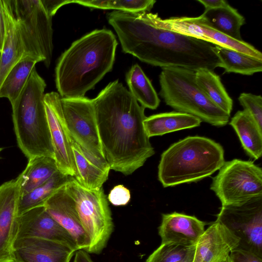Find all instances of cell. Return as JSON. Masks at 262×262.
<instances>
[{
	"mask_svg": "<svg viewBox=\"0 0 262 262\" xmlns=\"http://www.w3.org/2000/svg\"><path fill=\"white\" fill-rule=\"evenodd\" d=\"M107 18L123 52L142 62L161 68L179 67L195 72L221 67L216 45L159 27L149 12L113 11Z\"/></svg>",
	"mask_w": 262,
	"mask_h": 262,
	"instance_id": "6da1fadb",
	"label": "cell"
},
{
	"mask_svg": "<svg viewBox=\"0 0 262 262\" xmlns=\"http://www.w3.org/2000/svg\"><path fill=\"white\" fill-rule=\"evenodd\" d=\"M92 100L106 162L111 169L131 174L155 152L143 126L145 108L118 80Z\"/></svg>",
	"mask_w": 262,
	"mask_h": 262,
	"instance_id": "7a4b0ae2",
	"label": "cell"
},
{
	"mask_svg": "<svg viewBox=\"0 0 262 262\" xmlns=\"http://www.w3.org/2000/svg\"><path fill=\"white\" fill-rule=\"evenodd\" d=\"M118 42L110 30H95L74 41L60 56L55 83L61 98H80L113 67Z\"/></svg>",
	"mask_w": 262,
	"mask_h": 262,
	"instance_id": "3957f363",
	"label": "cell"
},
{
	"mask_svg": "<svg viewBox=\"0 0 262 262\" xmlns=\"http://www.w3.org/2000/svg\"><path fill=\"white\" fill-rule=\"evenodd\" d=\"M225 162L220 143L205 137L188 136L162 154L158 179L164 187L196 182L212 175Z\"/></svg>",
	"mask_w": 262,
	"mask_h": 262,
	"instance_id": "277c9868",
	"label": "cell"
},
{
	"mask_svg": "<svg viewBox=\"0 0 262 262\" xmlns=\"http://www.w3.org/2000/svg\"><path fill=\"white\" fill-rule=\"evenodd\" d=\"M46 87L45 80L34 68L20 94L11 104L18 146L28 160L37 156L54 158L43 103Z\"/></svg>",
	"mask_w": 262,
	"mask_h": 262,
	"instance_id": "5b68a950",
	"label": "cell"
},
{
	"mask_svg": "<svg viewBox=\"0 0 262 262\" xmlns=\"http://www.w3.org/2000/svg\"><path fill=\"white\" fill-rule=\"evenodd\" d=\"M195 72L179 67L162 68L160 95L177 112L188 114L215 126L226 125L230 117L199 86Z\"/></svg>",
	"mask_w": 262,
	"mask_h": 262,
	"instance_id": "8992f818",
	"label": "cell"
},
{
	"mask_svg": "<svg viewBox=\"0 0 262 262\" xmlns=\"http://www.w3.org/2000/svg\"><path fill=\"white\" fill-rule=\"evenodd\" d=\"M65 189L75 203L82 226L90 240L85 251L100 253L114 230L111 211L103 187L88 189L71 177Z\"/></svg>",
	"mask_w": 262,
	"mask_h": 262,
	"instance_id": "52a82bcc",
	"label": "cell"
},
{
	"mask_svg": "<svg viewBox=\"0 0 262 262\" xmlns=\"http://www.w3.org/2000/svg\"><path fill=\"white\" fill-rule=\"evenodd\" d=\"M24 57L51 64L53 49L52 19L40 0H11Z\"/></svg>",
	"mask_w": 262,
	"mask_h": 262,
	"instance_id": "ba28073f",
	"label": "cell"
},
{
	"mask_svg": "<svg viewBox=\"0 0 262 262\" xmlns=\"http://www.w3.org/2000/svg\"><path fill=\"white\" fill-rule=\"evenodd\" d=\"M212 179L210 189L222 206L236 205L262 195V169L253 161L225 162Z\"/></svg>",
	"mask_w": 262,
	"mask_h": 262,
	"instance_id": "9c48e42d",
	"label": "cell"
},
{
	"mask_svg": "<svg viewBox=\"0 0 262 262\" xmlns=\"http://www.w3.org/2000/svg\"><path fill=\"white\" fill-rule=\"evenodd\" d=\"M216 222L239 238L236 248L262 257V195L241 204L222 206Z\"/></svg>",
	"mask_w": 262,
	"mask_h": 262,
	"instance_id": "30bf717a",
	"label": "cell"
},
{
	"mask_svg": "<svg viewBox=\"0 0 262 262\" xmlns=\"http://www.w3.org/2000/svg\"><path fill=\"white\" fill-rule=\"evenodd\" d=\"M67 126L72 139L96 158L106 161L101 144L92 99L61 98Z\"/></svg>",
	"mask_w": 262,
	"mask_h": 262,
	"instance_id": "8fae6325",
	"label": "cell"
},
{
	"mask_svg": "<svg viewBox=\"0 0 262 262\" xmlns=\"http://www.w3.org/2000/svg\"><path fill=\"white\" fill-rule=\"evenodd\" d=\"M153 22L159 27L193 37L214 45L232 49L262 60V53L248 42L233 39L211 27L201 15L198 17H172L162 19L150 13Z\"/></svg>",
	"mask_w": 262,
	"mask_h": 262,
	"instance_id": "7c38bea8",
	"label": "cell"
},
{
	"mask_svg": "<svg viewBox=\"0 0 262 262\" xmlns=\"http://www.w3.org/2000/svg\"><path fill=\"white\" fill-rule=\"evenodd\" d=\"M43 103L53 147L54 158L58 170L64 174L74 177L75 166L72 147L73 139L66 123L61 97L55 92L46 93Z\"/></svg>",
	"mask_w": 262,
	"mask_h": 262,
	"instance_id": "4fadbf2b",
	"label": "cell"
},
{
	"mask_svg": "<svg viewBox=\"0 0 262 262\" xmlns=\"http://www.w3.org/2000/svg\"><path fill=\"white\" fill-rule=\"evenodd\" d=\"M17 224L16 238H42L62 244L75 251L78 250L72 236L52 217L44 206L18 215Z\"/></svg>",
	"mask_w": 262,
	"mask_h": 262,
	"instance_id": "5bb4252c",
	"label": "cell"
},
{
	"mask_svg": "<svg viewBox=\"0 0 262 262\" xmlns=\"http://www.w3.org/2000/svg\"><path fill=\"white\" fill-rule=\"evenodd\" d=\"M20 197L18 177L0 185V262H14L13 246L16 238Z\"/></svg>",
	"mask_w": 262,
	"mask_h": 262,
	"instance_id": "9a60e30c",
	"label": "cell"
},
{
	"mask_svg": "<svg viewBox=\"0 0 262 262\" xmlns=\"http://www.w3.org/2000/svg\"><path fill=\"white\" fill-rule=\"evenodd\" d=\"M239 242L238 237L215 221L195 244L192 262H223L237 247Z\"/></svg>",
	"mask_w": 262,
	"mask_h": 262,
	"instance_id": "2e32d148",
	"label": "cell"
},
{
	"mask_svg": "<svg viewBox=\"0 0 262 262\" xmlns=\"http://www.w3.org/2000/svg\"><path fill=\"white\" fill-rule=\"evenodd\" d=\"M48 212L73 238L79 249L86 251L90 244L75 203L67 192L65 186L53 193L44 205Z\"/></svg>",
	"mask_w": 262,
	"mask_h": 262,
	"instance_id": "e0dca14e",
	"label": "cell"
},
{
	"mask_svg": "<svg viewBox=\"0 0 262 262\" xmlns=\"http://www.w3.org/2000/svg\"><path fill=\"white\" fill-rule=\"evenodd\" d=\"M75 251L48 239L16 238L13 246L14 262H70Z\"/></svg>",
	"mask_w": 262,
	"mask_h": 262,
	"instance_id": "ac0fdd59",
	"label": "cell"
},
{
	"mask_svg": "<svg viewBox=\"0 0 262 262\" xmlns=\"http://www.w3.org/2000/svg\"><path fill=\"white\" fill-rule=\"evenodd\" d=\"M205 225L194 216L177 212L162 214L158 228L161 244L194 246L205 231Z\"/></svg>",
	"mask_w": 262,
	"mask_h": 262,
	"instance_id": "d6986e66",
	"label": "cell"
},
{
	"mask_svg": "<svg viewBox=\"0 0 262 262\" xmlns=\"http://www.w3.org/2000/svg\"><path fill=\"white\" fill-rule=\"evenodd\" d=\"M72 150L75 166L74 178L88 189H98L107 180L110 167L105 160H100L83 149L73 140Z\"/></svg>",
	"mask_w": 262,
	"mask_h": 262,
	"instance_id": "ffe728a7",
	"label": "cell"
},
{
	"mask_svg": "<svg viewBox=\"0 0 262 262\" xmlns=\"http://www.w3.org/2000/svg\"><path fill=\"white\" fill-rule=\"evenodd\" d=\"M6 33L0 57V88L12 68L24 57V52L11 0H2Z\"/></svg>",
	"mask_w": 262,
	"mask_h": 262,
	"instance_id": "44dd1931",
	"label": "cell"
},
{
	"mask_svg": "<svg viewBox=\"0 0 262 262\" xmlns=\"http://www.w3.org/2000/svg\"><path fill=\"white\" fill-rule=\"evenodd\" d=\"M201 122L192 115L173 111L146 117L143 126L147 135L150 138L197 127L200 125Z\"/></svg>",
	"mask_w": 262,
	"mask_h": 262,
	"instance_id": "7402d4cb",
	"label": "cell"
},
{
	"mask_svg": "<svg viewBox=\"0 0 262 262\" xmlns=\"http://www.w3.org/2000/svg\"><path fill=\"white\" fill-rule=\"evenodd\" d=\"M230 125L238 136L242 146L250 157L255 160L262 155V128L246 111H238L231 118Z\"/></svg>",
	"mask_w": 262,
	"mask_h": 262,
	"instance_id": "603a6c76",
	"label": "cell"
},
{
	"mask_svg": "<svg viewBox=\"0 0 262 262\" xmlns=\"http://www.w3.org/2000/svg\"><path fill=\"white\" fill-rule=\"evenodd\" d=\"M58 170L53 158L37 156L29 159L25 169L18 176L20 180V196L44 183Z\"/></svg>",
	"mask_w": 262,
	"mask_h": 262,
	"instance_id": "cb8c5ba5",
	"label": "cell"
},
{
	"mask_svg": "<svg viewBox=\"0 0 262 262\" xmlns=\"http://www.w3.org/2000/svg\"><path fill=\"white\" fill-rule=\"evenodd\" d=\"M202 15L216 30L235 40H243L240 29L245 19L229 4L221 8L205 10Z\"/></svg>",
	"mask_w": 262,
	"mask_h": 262,
	"instance_id": "d4e9b609",
	"label": "cell"
},
{
	"mask_svg": "<svg viewBox=\"0 0 262 262\" xmlns=\"http://www.w3.org/2000/svg\"><path fill=\"white\" fill-rule=\"evenodd\" d=\"M38 60L31 57L21 58L10 70L2 84L0 98H6L11 104H13L22 92Z\"/></svg>",
	"mask_w": 262,
	"mask_h": 262,
	"instance_id": "484cf974",
	"label": "cell"
},
{
	"mask_svg": "<svg viewBox=\"0 0 262 262\" xmlns=\"http://www.w3.org/2000/svg\"><path fill=\"white\" fill-rule=\"evenodd\" d=\"M129 92L144 108L156 109L160 100L150 81L138 64L133 65L126 74Z\"/></svg>",
	"mask_w": 262,
	"mask_h": 262,
	"instance_id": "4316f807",
	"label": "cell"
},
{
	"mask_svg": "<svg viewBox=\"0 0 262 262\" xmlns=\"http://www.w3.org/2000/svg\"><path fill=\"white\" fill-rule=\"evenodd\" d=\"M195 74L196 83L207 97L221 110L230 115L233 101L220 76L213 71L206 68L199 69Z\"/></svg>",
	"mask_w": 262,
	"mask_h": 262,
	"instance_id": "83f0119b",
	"label": "cell"
},
{
	"mask_svg": "<svg viewBox=\"0 0 262 262\" xmlns=\"http://www.w3.org/2000/svg\"><path fill=\"white\" fill-rule=\"evenodd\" d=\"M71 177L58 170L44 183L29 193L20 196L18 216L31 209L43 206L53 193L66 185Z\"/></svg>",
	"mask_w": 262,
	"mask_h": 262,
	"instance_id": "f1b7e54d",
	"label": "cell"
},
{
	"mask_svg": "<svg viewBox=\"0 0 262 262\" xmlns=\"http://www.w3.org/2000/svg\"><path fill=\"white\" fill-rule=\"evenodd\" d=\"M217 55L225 73L251 75L262 71V60L231 49L216 46Z\"/></svg>",
	"mask_w": 262,
	"mask_h": 262,
	"instance_id": "f546056e",
	"label": "cell"
},
{
	"mask_svg": "<svg viewBox=\"0 0 262 262\" xmlns=\"http://www.w3.org/2000/svg\"><path fill=\"white\" fill-rule=\"evenodd\" d=\"M156 2L154 0H72V3L95 9L138 12H150Z\"/></svg>",
	"mask_w": 262,
	"mask_h": 262,
	"instance_id": "4dcf8cb0",
	"label": "cell"
},
{
	"mask_svg": "<svg viewBox=\"0 0 262 262\" xmlns=\"http://www.w3.org/2000/svg\"><path fill=\"white\" fill-rule=\"evenodd\" d=\"M195 245L183 246L161 244L145 262H192Z\"/></svg>",
	"mask_w": 262,
	"mask_h": 262,
	"instance_id": "1f68e13d",
	"label": "cell"
},
{
	"mask_svg": "<svg viewBox=\"0 0 262 262\" xmlns=\"http://www.w3.org/2000/svg\"><path fill=\"white\" fill-rule=\"evenodd\" d=\"M238 100L244 110L254 119L259 127L262 128V97L251 93H242Z\"/></svg>",
	"mask_w": 262,
	"mask_h": 262,
	"instance_id": "d6a6232c",
	"label": "cell"
},
{
	"mask_svg": "<svg viewBox=\"0 0 262 262\" xmlns=\"http://www.w3.org/2000/svg\"><path fill=\"white\" fill-rule=\"evenodd\" d=\"M107 199L115 206L125 205L130 201V193L123 185H118L110 191Z\"/></svg>",
	"mask_w": 262,
	"mask_h": 262,
	"instance_id": "836d02e7",
	"label": "cell"
},
{
	"mask_svg": "<svg viewBox=\"0 0 262 262\" xmlns=\"http://www.w3.org/2000/svg\"><path fill=\"white\" fill-rule=\"evenodd\" d=\"M230 262H262V257L245 250L235 248L229 255Z\"/></svg>",
	"mask_w": 262,
	"mask_h": 262,
	"instance_id": "e575fe53",
	"label": "cell"
},
{
	"mask_svg": "<svg viewBox=\"0 0 262 262\" xmlns=\"http://www.w3.org/2000/svg\"><path fill=\"white\" fill-rule=\"evenodd\" d=\"M40 1L48 15L52 18L61 7L72 3V0H40Z\"/></svg>",
	"mask_w": 262,
	"mask_h": 262,
	"instance_id": "d590c367",
	"label": "cell"
},
{
	"mask_svg": "<svg viewBox=\"0 0 262 262\" xmlns=\"http://www.w3.org/2000/svg\"><path fill=\"white\" fill-rule=\"evenodd\" d=\"M6 33V22L3 9L2 0H0V53L5 42Z\"/></svg>",
	"mask_w": 262,
	"mask_h": 262,
	"instance_id": "8d00e7d4",
	"label": "cell"
},
{
	"mask_svg": "<svg viewBox=\"0 0 262 262\" xmlns=\"http://www.w3.org/2000/svg\"><path fill=\"white\" fill-rule=\"evenodd\" d=\"M202 4L205 10L214 9L225 6L228 3L224 0H197Z\"/></svg>",
	"mask_w": 262,
	"mask_h": 262,
	"instance_id": "74e56055",
	"label": "cell"
},
{
	"mask_svg": "<svg viewBox=\"0 0 262 262\" xmlns=\"http://www.w3.org/2000/svg\"><path fill=\"white\" fill-rule=\"evenodd\" d=\"M74 262H93L89 253L83 249L75 252Z\"/></svg>",
	"mask_w": 262,
	"mask_h": 262,
	"instance_id": "f35d334b",
	"label": "cell"
},
{
	"mask_svg": "<svg viewBox=\"0 0 262 262\" xmlns=\"http://www.w3.org/2000/svg\"><path fill=\"white\" fill-rule=\"evenodd\" d=\"M223 262H230L229 259V256H228V257L225 260H224Z\"/></svg>",
	"mask_w": 262,
	"mask_h": 262,
	"instance_id": "ab89813d",
	"label": "cell"
},
{
	"mask_svg": "<svg viewBox=\"0 0 262 262\" xmlns=\"http://www.w3.org/2000/svg\"><path fill=\"white\" fill-rule=\"evenodd\" d=\"M2 148H0V152L2 151Z\"/></svg>",
	"mask_w": 262,
	"mask_h": 262,
	"instance_id": "60d3db41",
	"label": "cell"
},
{
	"mask_svg": "<svg viewBox=\"0 0 262 262\" xmlns=\"http://www.w3.org/2000/svg\"><path fill=\"white\" fill-rule=\"evenodd\" d=\"M1 53H0V57H1Z\"/></svg>",
	"mask_w": 262,
	"mask_h": 262,
	"instance_id": "b9f144b4",
	"label": "cell"
}]
</instances>
